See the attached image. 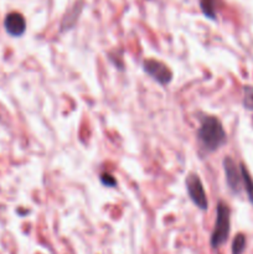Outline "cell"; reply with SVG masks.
Segmentation results:
<instances>
[{"label":"cell","mask_w":253,"mask_h":254,"mask_svg":"<svg viewBox=\"0 0 253 254\" xmlns=\"http://www.w3.org/2000/svg\"><path fill=\"white\" fill-rule=\"evenodd\" d=\"M197 141L201 150L206 154L217 151L225 145L227 135L220 119L215 116H205L201 119L200 128L197 129Z\"/></svg>","instance_id":"cell-1"},{"label":"cell","mask_w":253,"mask_h":254,"mask_svg":"<svg viewBox=\"0 0 253 254\" xmlns=\"http://www.w3.org/2000/svg\"><path fill=\"white\" fill-rule=\"evenodd\" d=\"M243 106L246 109L253 112V87L245 86L243 87Z\"/></svg>","instance_id":"cell-10"},{"label":"cell","mask_w":253,"mask_h":254,"mask_svg":"<svg viewBox=\"0 0 253 254\" xmlns=\"http://www.w3.org/2000/svg\"><path fill=\"white\" fill-rule=\"evenodd\" d=\"M186 190L190 200L192 201L193 205L201 211H206L208 208V200L206 196L205 189H203L202 181L197 174H189L185 180Z\"/></svg>","instance_id":"cell-3"},{"label":"cell","mask_w":253,"mask_h":254,"mask_svg":"<svg viewBox=\"0 0 253 254\" xmlns=\"http://www.w3.org/2000/svg\"><path fill=\"white\" fill-rule=\"evenodd\" d=\"M4 27L10 36L20 37L26 31V21L20 12H10L5 16Z\"/></svg>","instance_id":"cell-6"},{"label":"cell","mask_w":253,"mask_h":254,"mask_svg":"<svg viewBox=\"0 0 253 254\" xmlns=\"http://www.w3.org/2000/svg\"><path fill=\"white\" fill-rule=\"evenodd\" d=\"M143 69L146 72V74H149L154 81H156L161 86H166L173 81V71L165 64L158 60H145L143 62Z\"/></svg>","instance_id":"cell-4"},{"label":"cell","mask_w":253,"mask_h":254,"mask_svg":"<svg viewBox=\"0 0 253 254\" xmlns=\"http://www.w3.org/2000/svg\"><path fill=\"white\" fill-rule=\"evenodd\" d=\"M82 9H83V2H76V4L66 12V15H64L63 19H62L61 25H60V31L66 32L68 31V30L73 29V26L77 24V21H78V17L79 15H81Z\"/></svg>","instance_id":"cell-7"},{"label":"cell","mask_w":253,"mask_h":254,"mask_svg":"<svg viewBox=\"0 0 253 254\" xmlns=\"http://www.w3.org/2000/svg\"><path fill=\"white\" fill-rule=\"evenodd\" d=\"M223 170L226 175V183L230 190L233 193H240L243 188L242 174H241V168L236 165L235 160L230 156H226L223 159Z\"/></svg>","instance_id":"cell-5"},{"label":"cell","mask_w":253,"mask_h":254,"mask_svg":"<svg viewBox=\"0 0 253 254\" xmlns=\"http://www.w3.org/2000/svg\"><path fill=\"white\" fill-rule=\"evenodd\" d=\"M246 247V237L243 235H237L232 243V254H242Z\"/></svg>","instance_id":"cell-11"},{"label":"cell","mask_w":253,"mask_h":254,"mask_svg":"<svg viewBox=\"0 0 253 254\" xmlns=\"http://www.w3.org/2000/svg\"><path fill=\"white\" fill-rule=\"evenodd\" d=\"M101 183L103 184L104 186H108V188H116L117 180L108 173H103L101 175Z\"/></svg>","instance_id":"cell-12"},{"label":"cell","mask_w":253,"mask_h":254,"mask_svg":"<svg viewBox=\"0 0 253 254\" xmlns=\"http://www.w3.org/2000/svg\"><path fill=\"white\" fill-rule=\"evenodd\" d=\"M231 228V211L225 202L220 201L216 208V223L211 236V246L217 248L227 241Z\"/></svg>","instance_id":"cell-2"},{"label":"cell","mask_w":253,"mask_h":254,"mask_svg":"<svg viewBox=\"0 0 253 254\" xmlns=\"http://www.w3.org/2000/svg\"><path fill=\"white\" fill-rule=\"evenodd\" d=\"M241 174H242L243 188H245L246 192H247L248 200L253 203V179L251 178L250 173H248V170L243 164H241Z\"/></svg>","instance_id":"cell-8"},{"label":"cell","mask_w":253,"mask_h":254,"mask_svg":"<svg viewBox=\"0 0 253 254\" xmlns=\"http://www.w3.org/2000/svg\"><path fill=\"white\" fill-rule=\"evenodd\" d=\"M200 7L201 11L203 12L206 17L211 20L216 19L217 15V9H216V0H200Z\"/></svg>","instance_id":"cell-9"}]
</instances>
